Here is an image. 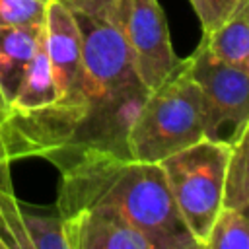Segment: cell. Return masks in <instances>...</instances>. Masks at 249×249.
Listing matches in <instances>:
<instances>
[{
	"mask_svg": "<svg viewBox=\"0 0 249 249\" xmlns=\"http://www.w3.org/2000/svg\"><path fill=\"white\" fill-rule=\"evenodd\" d=\"M82 41L78 101L54 142L41 154L56 160L80 150L128 156V128L148 89L138 80L119 19V0H62Z\"/></svg>",
	"mask_w": 249,
	"mask_h": 249,
	"instance_id": "6da1fadb",
	"label": "cell"
},
{
	"mask_svg": "<svg viewBox=\"0 0 249 249\" xmlns=\"http://www.w3.org/2000/svg\"><path fill=\"white\" fill-rule=\"evenodd\" d=\"M53 165L60 171L56 196L60 216L82 208H105L144 231L158 249H198L177 210L160 161L80 150Z\"/></svg>",
	"mask_w": 249,
	"mask_h": 249,
	"instance_id": "7a4b0ae2",
	"label": "cell"
},
{
	"mask_svg": "<svg viewBox=\"0 0 249 249\" xmlns=\"http://www.w3.org/2000/svg\"><path fill=\"white\" fill-rule=\"evenodd\" d=\"M206 132V105L187 58L156 89L148 91L128 136V156L140 161H161L198 142Z\"/></svg>",
	"mask_w": 249,
	"mask_h": 249,
	"instance_id": "3957f363",
	"label": "cell"
},
{
	"mask_svg": "<svg viewBox=\"0 0 249 249\" xmlns=\"http://www.w3.org/2000/svg\"><path fill=\"white\" fill-rule=\"evenodd\" d=\"M230 152L231 144L204 136L160 161L177 210L198 249H204L224 204Z\"/></svg>",
	"mask_w": 249,
	"mask_h": 249,
	"instance_id": "277c9868",
	"label": "cell"
},
{
	"mask_svg": "<svg viewBox=\"0 0 249 249\" xmlns=\"http://www.w3.org/2000/svg\"><path fill=\"white\" fill-rule=\"evenodd\" d=\"M187 66L204 95V136L233 144L249 121V74L220 60L202 39L187 56Z\"/></svg>",
	"mask_w": 249,
	"mask_h": 249,
	"instance_id": "5b68a950",
	"label": "cell"
},
{
	"mask_svg": "<svg viewBox=\"0 0 249 249\" xmlns=\"http://www.w3.org/2000/svg\"><path fill=\"white\" fill-rule=\"evenodd\" d=\"M119 19L134 72L152 91L183 62L171 47L165 14L158 0H119Z\"/></svg>",
	"mask_w": 249,
	"mask_h": 249,
	"instance_id": "8992f818",
	"label": "cell"
},
{
	"mask_svg": "<svg viewBox=\"0 0 249 249\" xmlns=\"http://www.w3.org/2000/svg\"><path fill=\"white\" fill-rule=\"evenodd\" d=\"M68 249H158L123 216L105 208H82L62 216Z\"/></svg>",
	"mask_w": 249,
	"mask_h": 249,
	"instance_id": "52a82bcc",
	"label": "cell"
},
{
	"mask_svg": "<svg viewBox=\"0 0 249 249\" xmlns=\"http://www.w3.org/2000/svg\"><path fill=\"white\" fill-rule=\"evenodd\" d=\"M43 25L0 27V123L2 124L19 89V84L35 53L43 43Z\"/></svg>",
	"mask_w": 249,
	"mask_h": 249,
	"instance_id": "ba28073f",
	"label": "cell"
},
{
	"mask_svg": "<svg viewBox=\"0 0 249 249\" xmlns=\"http://www.w3.org/2000/svg\"><path fill=\"white\" fill-rule=\"evenodd\" d=\"M56 97H58V93H56L54 76L51 70V62H49L45 45L41 43L39 51L35 53V56L19 84V89L8 109L4 124L18 121V119L31 117L35 113H41V111L53 107L56 103Z\"/></svg>",
	"mask_w": 249,
	"mask_h": 249,
	"instance_id": "9c48e42d",
	"label": "cell"
},
{
	"mask_svg": "<svg viewBox=\"0 0 249 249\" xmlns=\"http://www.w3.org/2000/svg\"><path fill=\"white\" fill-rule=\"evenodd\" d=\"M202 41L220 60L249 74V0H239L230 18Z\"/></svg>",
	"mask_w": 249,
	"mask_h": 249,
	"instance_id": "30bf717a",
	"label": "cell"
},
{
	"mask_svg": "<svg viewBox=\"0 0 249 249\" xmlns=\"http://www.w3.org/2000/svg\"><path fill=\"white\" fill-rule=\"evenodd\" d=\"M224 204L237 208L249 218V121L231 144L226 171Z\"/></svg>",
	"mask_w": 249,
	"mask_h": 249,
	"instance_id": "8fae6325",
	"label": "cell"
},
{
	"mask_svg": "<svg viewBox=\"0 0 249 249\" xmlns=\"http://www.w3.org/2000/svg\"><path fill=\"white\" fill-rule=\"evenodd\" d=\"M21 224L29 249H68L62 216L56 210H35L19 204Z\"/></svg>",
	"mask_w": 249,
	"mask_h": 249,
	"instance_id": "7c38bea8",
	"label": "cell"
},
{
	"mask_svg": "<svg viewBox=\"0 0 249 249\" xmlns=\"http://www.w3.org/2000/svg\"><path fill=\"white\" fill-rule=\"evenodd\" d=\"M204 249H249V218L237 208L222 204Z\"/></svg>",
	"mask_w": 249,
	"mask_h": 249,
	"instance_id": "4fadbf2b",
	"label": "cell"
},
{
	"mask_svg": "<svg viewBox=\"0 0 249 249\" xmlns=\"http://www.w3.org/2000/svg\"><path fill=\"white\" fill-rule=\"evenodd\" d=\"M51 0H0V27L43 25Z\"/></svg>",
	"mask_w": 249,
	"mask_h": 249,
	"instance_id": "5bb4252c",
	"label": "cell"
},
{
	"mask_svg": "<svg viewBox=\"0 0 249 249\" xmlns=\"http://www.w3.org/2000/svg\"><path fill=\"white\" fill-rule=\"evenodd\" d=\"M189 2L200 19L202 35H208L216 27H220L239 4V0H189Z\"/></svg>",
	"mask_w": 249,
	"mask_h": 249,
	"instance_id": "9a60e30c",
	"label": "cell"
},
{
	"mask_svg": "<svg viewBox=\"0 0 249 249\" xmlns=\"http://www.w3.org/2000/svg\"><path fill=\"white\" fill-rule=\"evenodd\" d=\"M12 161L14 160H12L10 150H8L6 132H4V126L0 123V193H14V189H12V173H10Z\"/></svg>",
	"mask_w": 249,
	"mask_h": 249,
	"instance_id": "2e32d148",
	"label": "cell"
},
{
	"mask_svg": "<svg viewBox=\"0 0 249 249\" xmlns=\"http://www.w3.org/2000/svg\"><path fill=\"white\" fill-rule=\"evenodd\" d=\"M0 249H6V243H4V239H2V235H0Z\"/></svg>",
	"mask_w": 249,
	"mask_h": 249,
	"instance_id": "e0dca14e",
	"label": "cell"
}]
</instances>
